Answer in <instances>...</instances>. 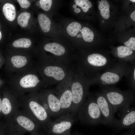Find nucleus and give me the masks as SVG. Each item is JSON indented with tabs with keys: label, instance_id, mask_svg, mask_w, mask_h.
I'll return each instance as SVG.
<instances>
[{
	"label": "nucleus",
	"instance_id": "nucleus-1",
	"mask_svg": "<svg viewBox=\"0 0 135 135\" xmlns=\"http://www.w3.org/2000/svg\"><path fill=\"white\" fill-rule=\"evenodd\" d=\"M18 98L20 108L43 130L47 132L48 128L52 120L41 104L38 94L34 92Z\"/></svg>",
	"mask_w": 135,
	"mask_h": 135
},
{
	"label": "nucleus",
	"instance_id": "nucleus-2",
	"mask_svg": "<svg viewBox=\"0 0 135 135\" xmlns=\"http://www.w3.org/2000/svg\"><path fill=\"white\" fill-rule=\"evenodd\" d=\"M4 122L6 130L23 135L26 133L36 134L43 130L22 109Z\"/></svg>",
	"mask_w": 135,
	"mask_h": 135
},
{
	"label": "nucleus",
	"instance_id": "nucleus-3",
	"mask_svg": "<svg viewBox=\"0 0 135 135\" xmlns=\"http://www.w3.org/2000/svg\"><path fill=\"white\" fill-rule=\"evenodd\" d=\"M101 88L115 113L130 107L134 101V92L131 90H122L113 86Z\"/></svg>",
	"mask_w": 135,
	"mask_h": 135
},
{
	"label": "nucleus",
	"instance_id": "nucleus-4",
	"mask_svg": "<svg viewBox=\"0 0 135 135\" xmlns=\"http://www.w3.org/2000/svg\"><path fill=\"white\" fill-rule=\"evenodd\" d=\"M132 64L117 62L106 70L92 78L93 84L99 85L101 88L113 86L125 76Z\"/></svg>",
	"mask_w": 135,
	"mask_h": 135
},
{
	"label": "nucleus",
	"instance_id": "nucleus-5",
	"mask_svg": "<svg viewBox=\"0 0 135 135\" xmlns=\"http://www.w3.org/2000/svg\"><path fill=\"white\" fill-rule=\"evenodd\" d=\"M11 82L10 90L17 97L28 94L36 92L40 80L38 77L32 72L26 70L18 73Z\"/></svg>",
	"mask_w": 135,
	"mask_h": 135
},
{
	"label": "nucleus",
	"instance_id": "nucleus-6",
	"mask_svg": "<svg viewBox=\"0 0 135 135\" xmlns=\"http://www.w3.org/2000/svg\"><path fill=\"white\" fill-rule=\"evenodd\" d=\"M77 118L83 124H104L101 113L96 101L94 94L89 93L87 98L77 114Z\"/></svg>",
	"mask_w": 135,
	"mask_h": 135
},
{
	"label": "nucleus",
	"instance_id": "nucleus-7",
	"mask_svg": "<svg viewBox=\"0 0 135 135\" xmlns=\"http://www.w3.org/2000/svg\"><path fill=\"white\" fill-rule=\"evenodd\" d=\"M75 116L71 113L62 115L52 121L48 128L47 132L50 135H70Z\"/></svg>",
	"mask_w": 135,
	"mask_h": 135
},
{
	"label": "nucleus",
	"instance_id": "nucleus-8",
	"mask_svg": "<svg viewBox=\"0 0 135 135\" xmlns=\"http://www.w3.org/2000/svg\"><path fill=\"white\" fill-rule=\"evenodd\" d=\"M94 94L104 124L115 126L118 119L114 117L115 112L113 108L101 91L96 92Z\"/></svg>",
	"mask_w": 135,
	"mask_h": 135
},
{
	"label": "nucleus",
	"instance_id": "nucleus-9",
	"mask_svg": "<svg viewBox=\"0 0 135 135\" xmlns=\"http://www.w3.org/2000/svg\"><path fill=\"white\" fill-rule=\"evenodd\" d=\"M2 104V116L5 122L13 116L20 108L18 98L10 89L4 92Z\"/></svg>",
	"mask_w": 135,
	"mask_h": 135
},
{
	"label": "nucleus",
	"instance_id": "nucleus-10",
	"mask_svg": "<svg viewBox=\"0 0 135 135\" xmlns=\"http://www.w3.org/2000/svg\"><path fill=\"white\" fill-rule=\"evenodd\" d=\"M88 87L79 82H76L72 84L71 91L72 104L71 113L75 116L83 105L88 93Z\"/></svg>",
	"mask_w": 135,
	"mask_h": 135
},
{
	"label": "nucleus",
	"instance_id": "nucleus-11",
	"mask_svg": "<svg viewBox=\"0 0 135 135\" xmlns=\"http://www.w3.org/2000/svg\"><path fill=\"white\" fill-rule=\"evenodd\" d=\"M120 119H118L116 126L118 128H133L135 125V108L130 107L119 111Z\"/></svg>",
	"mask_w": 135,
	"mask_h": 135
},
{
	"label": "nucleus",
	"instance_id": "nucleus-12",
	"mask_svg": "<svg viewBox=\"0 0 135 135\" xmlns=\"http://www.w3.org/2000/svg\"><path fill=\"white\" fill-rule=\"evenodd\" d=\"M41 94L48 105L52 114V117L57 118L61 116L60 104L58 97L49 92H45Z\"/></svg>",
	"mask_w": 135,
	"mask_h": 135
},
{
	"label": "nucleus",
	"instance_id": "nucleus-13",
	"mask_svg": "<svg viewBox=\"0 0 135 135\" xmlns=\"http://www.w3.org/2000/svg\"><path fill=\"white\" fill-rule=\"evenodd\" d=\"M58 97L60 104L61 115L71 113L72 97L71 88L63 90Z\"/></svg>",
	"mask_w": 135,
	"mask_h": 135
},
{
	"label": "nucleus",
	"instance_id": "nucleus-14",
	"mask_svg": "<svg viewBox=\"0 0 135 135\" xmlns=\"http://www.w3.org/2000/svg\"><path fill=\"white\" fill-rule=\"evenodd\" d=\"M27 58L21 55H15L12 56L10 60V63L11 69L16 70H22L29 64Z\"/></svg>",
	"mask_w": 135,
	"mask_h": 135
},
{
	"label": "nucleus",
	"instance_id": "nucleus-15",
	"mask_svg": "<svg viewBox=\"0 0 135 135\" xmlns=\"http://www.w3.org/2000/svg\"><path fill=\"white\" fill-rule=\"evenodd\" d=\"M44 73L48 77H52L57 80L60 81L64 78L65 74L63 69L56 66H49L44 69Z\"/></svg>",
	"mask_w": 135,
	"mask_h": 135
},
{
	"label": "nucleus",
	"instance_id": "nucleus-16",
	"mask_svg": "<svg viewBox=\"0 0 135 135\" xmlns=\"http://www.w3.org/2000/svg\"><path fill=\"white\" fill-rule=\"evenodd\" d=\"M44 50L57 56H60L64 53L65 50L62 45L57 43L51 42L46 44L44 47Z\"/></svg>",
	"mask_w": 135,
	"mask_h": 135
},
{
	"label": "nucleus",
	"instance_id": "nucleus-17",
	"mask_svg": "<svg viewBox=\"0 0 135 135\" xmlns=\"http://www.w3.org/2000/svg\"><path fill=\"white\" fill-rule=\"evenodd\" d=\"M117 52L118 57L119 58L117 62L129 64L126 58L132 55L133 50L125 46H122L117 47Z\"/></svg>",
	"mask_w": 135,
	"mask_h": 135
},
{
	"label": "nucleus",
	"instance_id": "nucleus-18",
	"mask_svg": "<svg viewBox=\"0 0 135 135\" xmlns=\"http://www.w3.org/2000/svg\"><path fill=\"white\" fill-rule=\"evenodd\" d=\"M3 13L6 18L10 21H13L16 16V11L14 6L11 4L6 3L2 8Z\"/></svg>",
	"mask_w": 135,
	"mask_h": 135
},
{
	"label": "nucleus",
	"instance_id": "nucleus-19",
	"mask_svg": "<svg viewBox=\"0 0 135 135\" xmlns=\"http://www.w3.org/2000/svg\"><path fill=\"white\" fill-rule=\"evenodd\" d=\"M129 86L134 92L135 88V62L131 64L125 76Z\"/></svg>",
	"mask_w": 135,
	"mask_h": 135
},
{
	"label": "nucleus",
	"instance_id": "nucleus-20",
	"mask_svg": "<svg viewBox=\"0 0 135 135\" xmlns=\"http://www.w3.org/2000/svg\"><path fill=\"white\" fill-rule=\"evenodd\" d=\"M38 20L42 31L44 32H49L51 24V22L49 18L44 14L40 13L38 16Z\"/></svg>",
	"mask_w": 135,
	"mask_h": 135
},
{
	"label": "nucleus",
	"instance_id": "nucleus-21",
	"mask_svg": "<svg viewBox=\"0 0 135 135\" xmlns=\"http://www.w3.org/2000/svg\"><path fill=\"white\" fill-rule=\"evenodd\" d=\"M100 10V13L102 16L104 18L108 19L110 17V5L108 1L106 0H102L100 2L98 6Z\"/></svg>",
	"mask_w": 135,
	"mask_h": 135
},
{
	"label": "nucleus",
	"instance_id": "nucleus-22",
	"mask_svg": "<svg viewBox=\"0 0 135 135\" xmlns=\"http://www.w3.org/2000/svg\"><path fill=\"white\" fill-rule=\"evenodd\" d=\"M80 24L76 22H72L68 25L66 28L68 33L70 36H75L81 28Z\"/></svg>",
	"mask_w": 135,
	"mask_h": 135
},
{
	"label": "nucleus",
	"instance_id": "nucleus-23",
	"mask_svg": "<svg viewBox=\"0 0 135 135\" xmlns=\"http://www.w3.org/2000/svg\"><path fill=\"white\" fill-rule=\"evenodd\" d=\"M32 42L29 39L22 38L15 40L13 43V46L16 48H28L31 46Z\"/></svg>",
	"mask_w": 135,
	"mask_h": 135
},
{
	"label": "nucleus",
	"instance_id": "nucleus-24",
	"mask_svg": "<svg viewBox=\"0 0 135 135\" xmlns=\"http://www.w3.org/2000/svg\"><path fill=\"white\" fill-rule=\"evenodd\" d=\"M30 16V14L26 11L20 13L17 18L18 24L22 27H26L28 24Z\"/></svg>",
	"mask_w": 135,
	"mask_h": 135
},
{
	"label": "nucleus",
	"instance_id": "nucleus-25",
	"mask_svg": "<svg viewBox=\"0 0 135 135\" xmlns=\"http://www.w3.org/2000/svg\"><path fill=\"white\" fill-rule=\"evenodd\" d=\"M81 33L83 38L85 41L91 42L93 40L94 37V33L89 28L83 27Z\"/></svg>",
	"mask_w": 135,
	"mask_h": 135
},
{
	"label": "nucleus",
	"instance_id": "nucleus-26",
	"mask_svg": "<svg viewBox=\"0 0 135 135\" xmlns=\"http://www.w3.org/2000/svg\"><path fill=\"white\" fill-rule=\"evenodd\" d=\"M76 6L80 7L84 12H87L92 6V3L88 0H75Z\"/></svg>",
	"mask_w": 135,
	"mask_h": 135
},
{
	"label": "nucleus",
	"instance_id": "nucleus-27",
	"mask_svg": "<svg viewBox=\"0 0 135 135\" xmlns=\"http://www.w3.org/2000/svg\"><path fill=\"white\" fill-rule=\"evenodd\" d=\"M42 106L51 117H52V112L45 99L41 93L38 94Z\"/></svg>",
	"mask_w": 135,
	"mask_h": 135
},
{
	"label": "nucleus",
	"instance_id": "nucleus-28",
	"mask_svg": "<svg viewBox=\"0 0 135 135\" xmlns=\"http://www.w3.org/2000/svg\"><path fill=\"white\" fill-rule=\"evenodd\" d=\"M39 2L40 7L45 11L49 10L51 8L52 4L51 0H40Z\"/></svg>",
	"mask_w": 135,
	"mask_h": 135
},
{
	"label": "nucleus",
	"instance_id": "nucleus-29",
	"mask_svg": "<svg viewBox=\"0 0 135 135\" xmlns=\"http://www.w3.org/2000/svg\"><path fill=\"white\" fill-rule=\"evenodd\" d=\"M124 44L126 46L132 50H135V38L132 37L127 41L124 42Z\"/></svg>",
	"mask_w": 135,
	"mask_h": 135
},
{
	"label": "nucleus",
	"instance_id": "nucleus-30",
	"mask_svg": "<svg viewBox=\"0 0 135 135\" xmlns=\"http://www.w3.org/2000/svg\"><path fill=\"white\" fill-rule=\"evenodd\" d=\"M17 1L20 7L22 8H27L30 5V3L28 0H18Z\"/></svg>",
	"mask_w": 135,
	"mask_h": 135
},
{
	"label": "nucleus",
	"instance_id": "nucleus-31",
	"mask_svg": "<svg viewBox=\"0 0 135 135\" xmlns=\"http://www.w3.org/2000/svg\"><path fill=\"white\" fill-rule=\"evenodd\" d=\"M6 135H24L19 133L10 132L6 130Z\"/></svg>",
	"mask_w": 135,
	"mask_h": 135
},
{
	"label": "nucleus",
	"instance_id": "nucleus-32",
	"mask_svg": "<svg viewBox=\"0 0 135 135\" xmlns=\"http://www.w3.org/2000/svg\"><path fill=\"white\" fill-rule=\"evenodd\" d=\"M30 135H50L46 132L42 130L39 133L35 134H31Z\"/></svg>",
	"mask_w": 135,
	"mask_h": 135
},
{
	"label": "nucleus",
	"instance_id": "nucleus-33",
	"mask_svg": "<svg viewBox=\"0 0 135 135\" xmlns=\"http://www.w3.org/2000/svg\"><path fill=\"white\" fill-rule=\"evenodd\" d=\"M2 98L0 96V118L2 116Z\"/></svg>",
	"mask_w": 135,
	"mask_h": 135
},
{
	"label": "nucleus",
	"instance_id": "nucleus-34",
	"mask_svg": "<svg viewBox=\"0 0 135 135\" xmlns=\"http://www.w3.org/2000/svg\"><path fill=\"white\" fill-rule=\"evenodd\" d=\"M130 17L134 21H135V11L133 12L130 14Z\"/></svg>",
	"mask_w": 135,
	"mask_h": 135
},
{
	"label": "nucleus",
	"instance_id": "nucleus-35",
	"mask_svg": "<svg viewBox=\"0 0 135 135\" xmlns=\"http://www.w3.org/2000/svg\"><path fill=\"white\" fill-rule=\"evenodd\" d=\"M74 11L76 13H79L80 12V10L79 8H76L74 9Z\"/></svg>",
	"mask_w": 135,
	"mask_h": 135
},
{
	"label": "nucleus",
	"instance_id": "nucleus-36",
	"mask_svg": "<svg viewBox=\"0 0 135 135\" xmlns=\"http://www.w3.org/2000/svg\"><path fill=\"white\" fill-rule=\"evenodd\" d=\"M70 135H80L77 132H74L72 133H71Z\"/></svg>",
	"mask_w": 135,
	"mask_h": 135
},
{
	"label": "nucleus",
	"instance_id": "nucleus-37",
	"mask_svg": "<svg viewBox=\"0 0 135 135\" xmlns=\"http://www.w3.org/2000/svg\"><path fill=\"white\" fill-rule=\"evenodd\" d=\"M76 7H77V6L76 4H74L73 5V8L74 9L76 8Z\"/></svg>",
	"mask_w": 135,
	"mask_h": 135
},
{
	"label": "nucleus",
	"instance_id": "nucleus-38",
	"mask_svg": "<svg viewBox=\"0 0 135 135\" xmlns=\"http://www.w3.org/2000/svg\"><path fill=\"white\" fill-rule=\"evenodd\" d=\"M2 37V34L0 30V40H1Z\"/></svg>",
	"mask_w": 135,
	"mask_h": 135
},
{
	"label": "nucleus",
	"instance_id": "nucleus-39",
	"mask_svg": "<svg viewBox=\"0 0 135 135\" xmlns=\"http://www.w3.org/2000/svg\"><path fill=\"white\" fill-rule=\"evenodd\" d=\"M36 4L38 6H39L40 5V2H39H39H38L37 3H36Z\"/></svg>",
	"mask_w": 135,
	"mask_h": 135
},
{
	"label": "nucleus",
	"instance_id": "nucleus-40",
	"mask_svg": "<svg viewBox=\"0 0 135 135\" xmlns=\"http://www.w3.org/2000/svg\"><path fill=\"white\" fill-rule=\"evenodd\" d=\"M130 1L133 2H135V0H130Z\"/></svg>",
	"mask_w": 135,
	"mask_h": 135
},
{
	"label": "nucleus",
	"instance_id": "nucleus-41",
	"mask_svg": "<svg viewBox=\"0 0 135 135\" xmlns=\"http://www.w3.org/2000/svg\"><path fill=\"white\" fill-rule=\"evenodd\" d=\"M77 37L78 38H79L80 37V36L79 35H77Z\"/></svg>",
	"mask_w": 135,
	"mask_h": 135
},
{
	"label": "nucleus",
	"instance_id": "nucleus-42",
	"mask_svg": "<svg viewBox=\"0 0 135 135\" xmlns=\"http://www.w3.org/2000/svg\"><path fill=\"white\" fill-rule=\"evenodd\" d=\"M104 20H103L102 21V22L104 23Z\"/></svg>",
	"mask_w": 135,
	"mask_h": 135
},
{
	"label": "nucleus",
	"instance_id": "nucleus-43",
	"mask_svg": "<svg viewBox=\"0 0 135 135\" xmlns=\"http://www.w3.org/2000/svg\"><path fill=\"white\" fill-rule=\"evenodd\" d=\"M100 1H98V3L99 4L100 3Z\"/></svg>",
	"mask_w": 135,
	"mask_h": 135
},
{
	"label": "nucleus",
	"instance_id": "nucleus-44",
	"mask_svg": "<svg viewBox=\"0 0 135 135\" xmlns=\"http://www.w3.org/2000/svg\"><path fill=\"white\" fill-rule=\"evenodd\" d=\"M80 32H82V30H80Z\"/></svg>",
	"mask_w": 135,
	"mask_h": 135
}]
</instances>
